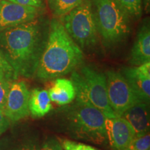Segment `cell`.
Masks as SVG:
<instances>
[{"label":"cell","instance_id":"cell-26","mask_svg":"<svg viewBox=\"0 0 150 150\" xmlns=\"http://www.w3.org/2000/svg\"><path fill=\"white\" fill-rule=\"evenodd\" d=\"M142 3H143L144 6H145V11H149V5H150V0H142Z\"/></svg>","mask_w":150,"mask_h":150},{"label":"cell","instance_id":"cell-25","mask_svg":"<svg viewBox=\"0 0 150 150\" xmlns=\"http://www.w3.org/2000/svg\"><path fill=\"white\" fill-rule=\"evenodd\" d=\"M10 126V120L6 116L3 110L0 109V135L4 133Z\"/></svg>","mask_w":150,"mask_h":150},{"label":"cell","instance_id":"cell-7","mask_svg":"<svg viewBox=\"0 0 150 150\" xmlns=\"http://www.w3.org/2000/svg\"><path fill=\"white\" fill-rule=\"evenodd\" d=\"M104 74L108 102L116 115L120 117L128 108L138 103H141L120 72L108 70Z\"/></svg>","mask_w":150,"mask_h":150},{"label":"cell","instance_id":"cell-5","mask_svg":"<svg viewBox=\"0 0 150 150\" xmlns=\"http://www.w3.org/2000/svg\"><path fill=\"white\" fill-rule=\"evenodd\" d=\"M71 81L76 90L75 100L93 105L106 118L117 117L108 102L106 76L91 66L81 67L72 72Z\"/></svg>","mask_w":150,"mask_h":150},{"label":"cell","instance_id":"cell-8","mask_svg":"<svg viewBox=\"0 0 150 150\" xmlns=\"http://www.w3.org/2000/svg\"><path fill=\"white\" fill-rule=\"evenodd\" d=\"M29 95L30 92L24 81H14L11 83L3 109L9 120L17 122L29 115Z\"/></svg>","mask_w":150,"mask_h":150},{"label":"cell","instance_id":"cell-2","mask_svg":"<svg viewBox=\"0 0 150 150\" xmlns=\"http://www.w3.org/2000/svg\"><path fill=\"white\" fill-rule=\"evenodd\" d=\"M83 59V50L67 33L61 20L53 18L35 76L42 81L61 77L76 70Z\"/></svg>","mask_w":150,"mask_h":150},{"label":"cell","instance_id":"cell-21","mask_svg":"<svg viewBox=\"0 0 150 150\" xmlns=\"http://www.w3.org/2000/svg\"><path fill=\"white\" fill-rule=\"evenodd\" d=\"M12 81L0 76V109L3 110L6 104L7 95Z\"/></svg>","mask_w":150,"mask_h":150},{"label":"cell","instance_id":"cell-19","mask_svg":"<svg viewBox=\"0 0 150 150\" xmlns=\"http://www.w3.org/2000/svg\"><path fill=\"white\" fill-rule=\"evenodd\" d=\"M0 76L4 77L12 82L18 79V76L14 70L6 59L1 50H0Z\"/></svg>","mask_w":150,"mask_h":150},{"label":"cell","instance_id":"cell-11","mask_svg":"<svg viewBox=\"0 0 150 150\" xmlns=\"http://www.w3.org/2000/svg\"><path fill=\"white\" fill-rule=\"evenodd\" d=\"M140 102L149 104L150 62L138 66L125 67L120 72Z\"/></svg>","mask_w":150,"mask_h":150},{"label":"cell","instance_id":"cell-10","mask_svg":"<svg viewBox=\"0 0 150 150\" xmlns=\"http://www.w3.org/2000/svg\"><path fill=\"white\" fill-rule=\"evenodd\" d=\"M105 127L112 150H125L136 136L131 125L122 117L106 118Z\"/></svg>","mask_w":150,"mask_h":150},{"label":"cell","instance_id":"cell-3","mask_svg":"<svg viewBox=\"0 0 150 150\" xmlns=\"http://www.w3.org/2000/svg\"><path fill=\"white\" fill-rule=\"evenodd\" d=\"M65 131L76 139L84 140L97 145L108 142L105 116L93 105L75 100L63 111Z\"/></svg>","mask_w":150,"mask_h":150},{"label":"cell","instance_id":"cell-23","mask_svg":"<svg viewBox=\"0 0 150 150\" xmlns=\"http://www.w3.org/2000/svg\"><path fill=\"white\" fill-rule=\"evenodd\" d=\"M26 6L40 9L44 6L45 0H7Z\"/></svg>","mask_w":150,"mask_h":150},{"label":"cell","instance_id":"cell-4","mask_svg":"<svg viewBox=\"0 0 150 150\" xmlns=\"http://www.w3.org/2000/svg\"><path fill=\"white\" fill-rule=\"evenodd\" d=\"M99 37L106 47L124 42L131 31V18L115 0H91Z\"/></svg>","mask_w":150,"mask_h":150},{"label":"cell","instance_id":"cell-14","mask_svg":"<svg viewBox=\"0 0 150 150\" xmlns=\"http://www.w3.org/2000/svg\"><path fill=\"white\" fill-rule=\"evenodd\" d=\"M50 98L52 102L60 106H65L74 102L76 98V90L70 79L57 78L54 85L48 91Z\"/></svg>","mask_w":150,"mask_h":150},{"label":"cell","instance_id":"cell-1","mask_svg":"<svg viewBox=\"0 0 150 150\" xmlns=\"http://www.w3.org/2000/svg\"><path fill=\"white\" fill-rule=\"evenodd\" d=\"M48 33L49 27L37 18L0 31V50L18 77H34Z\"/></svg>","mask_w":150,"mask_h":150},{"label":"cell","instance_id":"cell-6","mask_svg":"<svg viewBox=\"0 0 150 150\" xmlns=\"http://www.w3.org/2000/svg\"><path fill=\"white\" fill-rule=\"evenodd\" d=\"M60 20L67 33L82 50L97 46L99 37L94 20L91 0H84Z\"/></svg>","mask_w":150,"mask_h":150},{"label":"cell","instance_id":"cell-17","mask_svg":"<svg viewBox=\"0 0 150 150\" xmlns=\"http://www.w3.org/2000/svg\"><path fill=\"white\" fill-rule=\"evenodd\" d=\"M131 18L139 19L142 13V0H115Z\"/></svg>","mask_w":150,"mask_h":150},{"label":"cell","instance_id":"cell-16","mask_svg":"<svg viewBox=\"0 0 150 150\" xmlns=\"http://www.w3.org/2000/svg\"><path fill=\"white\" fill-rule=\"evenodd\" d=\"M84 0H48L52 13L61 18L79 6Z\"/></svg>","mask_w":150,"mask_h":150},{"label":"cell","instance_id":"cell-24","mask_svg":"<svg viewBox=\"0 0 150 150\" xmlns=\"http://www.w3.org/2000/svg\"><path fill=\"white\" fill-rule=\"evenodd\" d=\"M13 150H40V147L36 141L30 140L18 146Z\"/></svg>","mask_w":150,"mask_h":150},{"label":"cell","instance_id":"cell-13","mask_svg":"<svg viewBox=\"0 0 150 150\" xmlns=\"http://www.w3.org/2000/svg\"><path fill=\"white\" fill-rule=\"evenodd\" d=\"M120 117L125 118L135 131V136L149 133V104L138 103L123 112Z\"/></svg>","mask_w":150,"mask_h":150},{"label":"cell","instance_id":"cell-22","mask_svg":"<svg viewBox=\"0 0 150 150\" xmlns=\"http://www.w3.org/2000/svg\"><path fill=\"white\" fill-rule=\"evenodd\" d=\"M40 150H63V149L59 140L54 137H50L44 142Z\"/></svg>","mask_w":150,"mask_h":150},{"label":"cell","instance_id":"cell-20","mask_svg":"<svg viewBox=\"0 0 150 150\" xmlns=\"http://www.w3.org/2000/svg\"><path fill=\"white\" fill-rule=\"evenodd\" d=\"M59 142L64 150H100L82 142L73 141L65 138H60Z\"/></svg>","mask_w":150,"mask_h":150},{"label":"cell","instance_id":"cell-18","mask_svg":"<svg viewBox=\"0 0 150 150\" xmlns=\"http://www.w3.org/2000/svg\"><path fill=\"white\" fill-rule=\"evenodd\" d=\"M125 150H150L149 133L135 136Z\"/></svg>","mask_w":150,"mask_h":150},{"label":"cell","instance_id":"cell-15","mask_svg":"<svg viewBox=\"0 0 150 150\" xmlns=\"http://www.w3.org/2000/svg\"><path fill=\"white\" fill-rule=\"evenodd\" d=\"M52 108L48 91L42 88H34L31 91L29 99V113L33 117H42Z\"/></svg>","mask_w":150,"mask_h":150},{"label":"cell","instance_id":"cell-9","mask_svg":"<svg viewBox=\"0 0 150 150\" xmlns=\"http://www.w3.org/2000/svg\"><path fill=\"white\" fill-rule=\"evenodd\" d=\"M40 9L0 0V31L37 18Z\"/></svg>","mask_w":150,"mask_h":150},{"label":"cell","instance_id":"cell-12","mask_svg":"<svg viewBox=\"0 0 150 150\" xmlns=\"http://www.w3.org/2000/svg\"><path fill=\"white\" fill-rule=\"evenodd\" d=\"M129 63L138 66L150 62V29L149 21L145 20L137 33L136 40L131 48Z\"/></svg>","mask_w":150,"mask_h":150}]
</instances>
